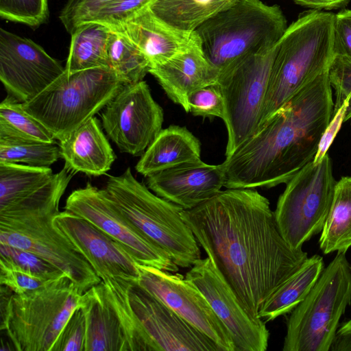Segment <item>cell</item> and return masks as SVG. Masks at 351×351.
<instances>
[{"label":"cell","mask_w":351,"mask_h":351,"mask_svg":"<svg viewBox=\"0 0 351 351\" xmlns=\"http://www.w3.org/2000/svg\"><path fill=\"white\" fill-rule=\"evenodd\" d=\"M182 217L239 300L255 319L308 254L280 234L269 199L255 189H227Z\"/></svg>","instance_id":"obj_1"},{"label":"cell","mask_w":351,"mask_h":351,"mask_svg":"<svg viewBox=\"0 0 351 351\" xmlns=\"http://www.w3.org/2000/svg\"><path fill=\"white\" fill-rule=\"evenodd\" d=\"M334 110L328 70L285 103L221 163L226 189L286 184L311 162Z\"/></svg>","instance_id":"obj_2"},{"label":"cell","mask_w":351,"mask_h":351,"mask_svg":"<svg viewBox=\"0 0 351 351\" xmlns=\"http://www.w3.org/2000/svg\"><path fill=\"white\" fill-rule=\"evenodd\" d=\"M334 18L331 12L311 10L287 27L277 45L256 132L293 95L328 70L335 58Z\"/></svg>","instance_id":"obj_3"},{"label":"cell","mask_w":351,"mask_h":351,"mask_svg":"<svg viewBox=\"0 0 351 351\" xmlns=\"http://www.w3.org/2000/svg\"><path fill=\"white\" fill-rule=\"evenodd\" d=\"M287 27L278 5L238 0L195 32L205 56L220 74L247 56L276 46Z\"/></svg>","instance_id":"obj_4"},{"label":"cell","mask_w":351,"mask_h":351,"mask_svg":"<svg viewBox=\"0 0 351 351\" xmlns=\"http://www.w3.org/2000/svg\"><path fill=\"white\" fill-rule=\"evenodd\" d=\"M105 189L126 218L179 267L190 268L201 258L199 244L182 217L184 209L152 192L130 167L109 176Z\"/></svg>","instance_id":"obj_5"},{"label":"cell","mask_w":351,"mask_h":351,"mask_svg":"<svg viewBox=\"0 0 351 351\" xmlns=\"http://www.w3.org/2000/svg\"><path fill=\"white\" fill-rule=\"evenodd\" d=\"M124 83L110 67L65 71L23 109L59 141L69 136L105 106Z\"/></svg>","instance_id":"obj_6"},{"label":"cell","mask_w":351,"mask_h":351,"mask_svg":"<svg viewBox=\"0 0 351 351\" xmlns=\"http://www.w3.org/2000/svg\"><path fill=\"white\" fill-rule=\"evenodd\" d=\"M7 293H1L0 328L17 351H52L82 295L67 276L23 294Z\"/></svg>","instance_id":"obj_7"},{"label":"cell","mask_w":351,"mask_h":351,"mask_svg":"<svg viewBox=\"0 0 351 351\" xmlns=\"http://www.w3.org/2000/svg\"><path fill=\"white\" fill-rule=\"evenodd\" d=\"M351 304V266L337 252L309 293L290 313L283 351H330L340 319Z\"/></svg>","instance_id":"obj_8"},{"label":"cell","mask_w":351,"mask_h":351,"mask_svg":"<svg viewBox=\"0 0 351 351\" xmlns=\"http://www.w3.org/2000/svg\"><path fill=\"white\" fill-rule=\"evenodd\" d=\"M337 181L328 154L313 160L287 183L279 196L274 216L279 231L293 249L320 233L332 202Z\"/></svg>","instance_id":"obj_9"},{"label":"cell","mask_w":351,"mask_h":351,"mask_svg":"<svg viewBox=\"0 0 351 351\" xmlns=\"http://www.w3.org/2000/svg\"><path fill=\"white\" fill-rule=\"evenodd\" d=\"M277 45L247 56L219 75L217 84L223 98L228 132L226 158L257 129Z\"/></svg>","instance_id":"obj_10"},{"label":"cell","mask_w":351,"mask_h":351,"mask_svg":"<svg viewBox=\"0 0 351 351\" xmlns=\"http://www.w3.org/2000/svg\"><path fill=\"white\" fill-rule=\"evenodd\" d=\"M53 215L0 217V243L34 253L63 271L84 293L101 280L56 227Z\"/></svg>","instance_id":"obj_11"},{"label":"cell","mask_w":351,"mask_h":351,"mask_svg":"<svg viewBox=\"0 0 351 351\" xmlns=\"http://www.w3.org/2000/svg\"><path fill=\"white\" fill-rule=\"evenodd\" d=\"M65 210L77 215L120 244L138 265L176 273L179 267L122 213L105 189L87 183L67 197Z\"/></svg>","instance_id":"obj_12"},{"label":"cell","mask_w":351,"mask_h":351,"mask_svg":"<svg viewBox=\"0 0 351 351\" xmlns=\"http://www.w3.org/2000/svg\"><path fill=\"white\" fill-rule=\"evenodd\" d=\"M102 128L120 152L142 155L162 130L164 113L144 80L124 84L101 114Z\"/></svg>","instance_id":"obj_13"},{"label":"cell","mask_w":351,"mask_h":351,"mask_svg":"<svg viewBox=\"0 0 351 351\" xmlns=\"http://www.w3.org/2000/svg\"><path fill=\"white\" fill-rule=\"evenodd\" d=\"M128 294L140 351H221L210 338L136 282H128Z\"/></svg>","instance_id":"obj_14"},{"label":"cell","mask_w":351,"mask_h":351,"mask_svg":"<svg viewBox=\"0 0 351 351\" xmlns=\"http://www.w3.org/2000/svg\"><path fill=\"white\" fill-rule=\"evenodd\" d=\"M74 173L63 167L0 162V217L56 216L59 204Z\"/></svg>","instance_id":"obj_15"},{"label":"cell","mask_w":351,"mask_h":351,"mask_svg":"<svg viewBox=\"0 0 351 351\" xmlns=\"http://www.w3.org/2000/svg\"><path fill=\"white\" fill-rule=\"evenodd\" d=\"M136 283L210 338L221 351H235L232 338L203 293L185 276L137 264Z\"/></svg>","instance_id":"obj_16"},{"label":"cell","mask_w":351,"mask_h":351,"mask_svg":"<svg viewBox=\"0 0 351 351\" xmlns=\"http://www.w3.org/2000/svg\"><path fill=\"white\" fill-rule=\"evenodd\" d=\"M229 331L235 351H265L269 332L263 319L252 317L211 258L199 259L186 273Z\"/></svg>","instance_id":"obj_17"},{"label":"cell","mask_w":351,"mask_h":351,"mask_svg":"<svg viewBox=\"0 0 351 351\" xmlns=\"http://www.w3.org/2000/svg\"><path fill=\"white\" fill-rule=\"evenodd\" d=\"M64 71L59 62L31 39L0 29V80L8 95L28 101Z\"/></svg>","instance_id":"obj_18"},{"label":"cell","mask_w":351,"mask_h":351,"mask_svg":"<svg viewBox=\"0 0 351 351\" xmlns=\"http://www.w3.org/2000/svg\"><path fill=\"white\" fill-rule=\"evenodd\" d=\"M54 224L82 253L102 282L118 279L136 282L137 263L117 242L84 218L67 210Z\"/></svg>","instance_id":"obj_19"},{"label":"cell","mask_w":351,"mask_h":351,"mask_svg":"<svg viewBox=\"0 0 351 351\" xmlns=\"http://www.w3.org/2000/svg\"><path fill=\"white\" fill-rule=\"evenodd\" d=\"M146 178L152 192L184 210L215 196L221 191L225 180L222 164L209 165L202 160L182 163Z\"/></svg>","instance_id":"obj_20"},{"label":"cell","mask_w":351,"mask_h":351,"mask_svg":"<svg viewBox=\"0 0 351 351\" xmlns=\"http://www.w3.org/2000/svg\"><path fill=\"white\" fill-rule=\"evenodd\" d=\"M110 29L127 36L145 55L150 67L200 44L195 31H184L165 23L154 15L147 6Z\"/></svg>","instance_id":"obj_21"},{"label":"cell","mask_w":351,"mask_h":351,"mask_svg":"<svg viewBox=\"0 0 351 351\" xmlns=\"http://www.w3.org/2000/svg\"><path fill=\"white\" fill-rule=\"evenodd\" d=\"M168 97L189 112L191 93L217 84L219 72L205 56L200 44L149 69Z\"/></svg>","instance_id":"obj_22"},{"label":"cell","mask_w":351,"mask_h":351,"mask_svg":"<svg viewBox=\"0 0 351 351\" xmlns=\"http://www.w3.org/2000/svg\"><path fill=\"white\" fill-rule=\"evenodd\" d=\"M61 158L64 167L73 173L88 176L106 174L116 159V155L100 124L93 117L60 141Z\"/></svg>","instance_id":"obj_23"},{"label":"cell","mask_w":351,"mask_h":351,"mask_svg":"<svg viewBox=\"0 0 351 351\" xmlns=\"http://www.w3.org/2000/svg\"><path fill=\"white\" fill-rule=\"evenodd\" d=\"M79 306L86 319L84 351H127L121 323L102 281L82 293Z\"/></svg>","instance_id":"obj_24"},{"label":"cell","mask_w":351,"mask_h":351,"mask_svg":"<svg viewBox=\"0 0 351 351\" xmlns=\"http://www.w3.org/2000/svg\"><path fill=\"white\" fill-rule=\"evenodd\" d=\"M201 160V143L186 127L162 130L137 162L138 173L147 177L164 169Z\"/></svg>","instance_id":"obj_25"},{"label":"cell","mask_w":351,"mask_h":351,"mask_svg":"<svg viewBox=\"0 0 351 351\" xmlns=\"http://www.w3.org/2000/svg\"><path fill=\"white\" fill-rule=\"evenodd\" d=\"M324 269L322 256L308 257L301 267L267 300L258 317L266 322L289 314L303 301Z\"/></svg>","instance_id":"obj_26"},{"label":"cell","mask_w":351,"mask_h":351,"mask_svg":"<svg viewBox=\"0 0 351 351\" xmlns=\"http://www.w3.org/2000/svg\"><path fill=\"white\" fill-rule=\"evenodd\" d=\"M111 29L106 25L88 21L71 33L69 53L64 69L68 73L97 67H109L108 44Z\"/></svg>","instance_id":"obj_27"},{"label":"cell","mask_w":351,"mask_h":351,"mask_svg":"<svg viewBox=\"0 0 351 351\" xmlns=\"http://www.w3.org/2000/svg\"><path fill=\"white\" fill-rule=\"evenodd\" d=\"M238 0H154L148 8L177 29L194 32L201 24Z\"/></svg>","instance_id":"obj_28"},{"label":"cell","mask_w":351,"mask_h":351,"mask_svg":"<svg viewBox=\"0 0 351 351\" xmlns=\"http://www.w3.org/2000/svg\"><path fill=\"white\" fill-rule=\"evenodd\" d=\"M319 244L324 254L346 253L351 247V176H343L337 181Z\"/></svg>","instance_id":"obj_29"},{"label":"cell","mask_w":351,"mask_h":351,"mask_svg":"<svg viewBox=\"0 0 351 351\" xmlns=\"http://www.w3.org/2000/svg\"><path fill=\"white\" fill-rule=\"evenodd\" d=\"M60 158V148L56 142L0 134V162L50 167Z\"/></svg>","instance_id":"obj_30"},{"label":"cell","mask_w":351,"mask_h":351,"mask_svg":"<svg viewBox=\"0 0 351 351\" xmlns=\"http://www.w3.org/2000/svg\"><path fill=\"white\" fill-rule=\"evenodd\" d=\"M109 67L124 84L143 80L150 63L141 50L122 33L111 29L108 44Z\"/></svg>","instance_id":"obj_31"},{"label":"cell","mask_w":351,"mask_h":351,"mask_svg":"<svg viewBox=\"0 0 351 351\" xmlns=\"http://www.w3.org/2000/svg\"><path fill=\"white\" fill-rule=\"evenodd\" d=\"M0 134L16 135L49 143L56 141L40 122L23 109L21 102L10 95L0 104Z\"/></svg>","instance_id":"obj_32"},{"label":"cell","mask_w":351,"mask_h":351,"mask_svg":"<svg viewBox=\"0 0 351 351\" xmlns=\"http://www.w3.org/2000/svg\"><path fill=\"white\" fill-rule=\"evenodd\" d=\"M0 263L17 267L47 280L66 276L37 254L4 243H0Z\"/></svg>","instance_id":"obj_33"},{"label":"cell","mask_w":351,"mask_h":351,"mask_svg":"<svg viewBox=\"0 0 351 351\" xmlns=\"http://www.w3.org/2000/svg\"><path fill=\"white\" fill-rule=\"evenodd\" d=\"M1 18L36 27L49 16L47 0H0Z\"/></svg>","instance_id":"obj_34"},{"label":"cell","mask_w":351,"mask_h":351,"mask_svg":"<svg viewBox=\"0 0 351 351\" xmlns=\"http://www.w3.org/2000/svg\"><path fill=\"white\" fill-rule=\"evenodd\" d=\"M189 112L202 117H225L224 101L217 84L199 88L188 99Z\"/></svg>","instance_id":"obj_35"},{"label":"cell","mask_w":351,"mask_h":351,"mask_svg":"<svg viewBox=\"0 0 351 351\" xmlns=\"http://www.w3.org/2000/svg\"><path fill=\"white\" fill-rule=\"evenodd\" d=\"M328 78L332 88L335 90L333 114L348 97V106L345 116L346 121L351 119V61L335 56L328 69Z\"/></svg>","instance_id":"obj_36"},{"label":"cell","mask_w":351,"mask_h":351,"mask_svg":"<svg viewBox=\"0 0 351 351\" xmlns=\"http://www.w3.org/2000/svg\"><path fill=\"white\" fill-rule=\"evenodd\" d=\"M154 0H110L87 21H96L113 28L124 23Z\"/></svg>","instance_id":"obj_37"},{"label":"cell","mask_w":351,"mask_h":351,"mask_svg":"<svg viewBox=\"0 0 351 351\" xmlns=\"http://www.w3.org/2000/svg\"><path fill=\"white\" fill-rule=\"evenodd\" d=\"M86 319L78 306L72 313L62 329L52 351H84Z\"/></svg>","instance_id":"obj_38"},{"label":"cell","mask_w":351,"mask_h":351,"mask_svg":"<svg viewBox=\"0 0 351 351\" xmlns=\"http://www.w3.org/2000/svg\"><path fill=\"white\" fill-rule=\"evenodd\" d=\"M52 281L53 280L36 276L17 267L0 263L1 285L8 287L14 293L23 294L41 289Z\"/></svg>","instance_id":"obj_39"},{"label":"cell","mask_w":351,"mask_h":351,"mask_svg":"<svg viewBox=\"0 0 351 351\" xmlns=\"http://www.w3.org/2000/svg\"><path fill=\"white\" fill-rule=\"evenodd\" d=\"M110 1L68 0L60 12V20L71 34L78 25L87 22L104 4Z\"/></svg>","instance_id":"obj_40"},{"label":"cell","mask_w":351,"mask_h":351,"mask_svg":"<svg viewBox=\"0 0 351 351\" xmlns=\"http://www.w3.org/2000/svg\"><path fill=\"white\" fill-rule=\"evenodd\" d=\"M333 48L335 56L351 61V10L335 14Z\"/></svg>","instance_id":"obj_41"},{"label":"cell","mask_w":351,"mask_h":351,"mask_svg":"<svg viewBox=\"0 0 351 351\" xmlns=\"http://www.w3.org/2000/svg\"><path fill=\"white\" fill-rule=\"evenodd\" d=\"M348 106L347 97L339 110L332 114V117L324 131L316 154L313 160L314 163L319 162L327 154V152L332 145L343 122H345L346 112Z\"/></svg>","instance_id":"obj_42"},{"label":"cell","mask_w":351,"mask_h":351,"mask_svg":"<svg viewBox=\"0 0 351 351\" xmlns=\"http://www.w3.org/2000/svg\"><path fill=\"white\" fill-rule=\"evenodd\" d=\"M330 351H351V319L339 325Z\"/></svg>","instance_id":"obj_43"},{"label":"cell","mask_w":351,"mask_h":351,"mask_svg":"<svg viewBox=\"0 0 351 351\" xmlns=\"http://www.w3.org/2000/svg\"><path fill=\"white\" fill-rule=\"evenodd\" d=\"M295 4L315 10H334L347 6L351 0H292Z\"/></svg>","instance_id":"obj_44"}]
</instances>
